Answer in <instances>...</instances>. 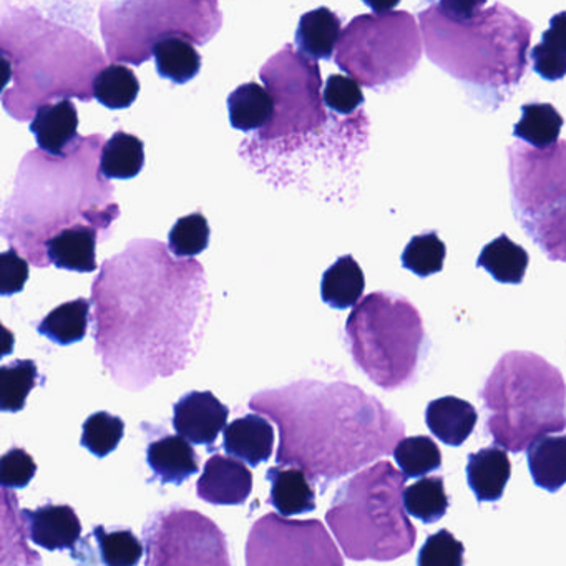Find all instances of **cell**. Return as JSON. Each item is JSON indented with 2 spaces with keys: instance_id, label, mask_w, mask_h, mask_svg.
I'll return each mask as SVG.
<instances>
[{
  "instance_id": "6da1fadb",
  "label": "cell",
  "mask_w": 566,
  "mask_h": 566,
  "mask_svg": "<svg viewBox=\"0 0 566 566\" xmlns=\"http://www.w3.org/2000/svg\"><path fill=\"white\" fill-rule=\"evenodd\" d=\"M250 407L280 429L277 465L303 470L321 493L394 453L406 433L392 410L346 382L297 380L256 394Z\"/></svg>"
},
{
  "instance_id": "7a4b0ae2",
  "label": "cell",
  "mask_w": 566,
  "mask_h": 566,
  "mask_svg": "<svg viewBox=\"0 0 566 566\" xmlns=\"http://www.w3.org/2000/svg\"><path fill=\"white\" fill-rule=\"evenodd\" d=\"M419 24L427 57L473 107L493 112L515 95L528 69L532 22L503 4L442 0L419 12Z\"/></svg>"
},
{
  "instance_id": "3957f363",
  "label": "cell",
  "mask_w": 566,
  "mask_h": 566,
  "mask_svg": "<svg viewBox=\"0 0 566 566\" xmlns=\"http://www.w3.org/2000/svg\"><path fill=\"white\" fill-rule=\"evenodd\" d=\"M479 397L486 413L485 430L506 452H523L542 437L566 430L565 379L538 354H503Z\"/></svg>"
},
{
  "instance_id": "277c9868",
  "label": "cell",
  "mask_w": 566,
  "mask_h": 566,
  "mask_svg": "<svg viewBox=\"0 0 566 566\" xmlns=\"http://www.w3.org/2000/svg\"><path fill=\"white\" fill-rule=\"evenodd\" d=\"M406 480L382 460L337 489L326 522L347 558L392 562L412 552L417 530L403 506Z\"/></svg>"
},
{
  "instance_id": "5b68a950",
  "label": "cell",
  "mask_w": 566,
  "mask_h": 566,
  "mask_svg": "<svg viewBox=\"0 0 566 566\" xmlns=\"http://www.w3.org/2000/svg\"><path fill=\"white\" fill-rule=\"evenodd\" d=\"M346 339L356 366L384 390L412 386L430 349L422 316L396 293L364 297L350 313Z\"/></svg>"
},
{
  "instance_id": "8992f818",
  "label": "cell",
  "mask_w": 566,
  "mask_h": 566,
  "mask_svg": "<svg viewBox=\"0 0 566 566\" xmlns=\"http://www.w3.org/2000/svg\"><path fill=\"white\" fill-rule=\"evenodd\" d=\"M407 11L360 15L343 32L336 64L369 88L389 87L409 78L422 57V38Z\"/></svg>"
},
{
  "instance_id": "52a82bcc",
  "label": "cell",
  "mask_w": 566,
  "mask_h": 566,
  "mask_svg": "<svg viewBox=\"0 0 566 566\" xmlns=\"http://www.w3.org/2000/svg\"><path fill=\"white\" fill-rule=\"evenodd\" d=\"M145 566H233L227 535L195 510L170 506L144 526Z\"/></svg>"
},
{
  "instance_id": "ba28073f",
  "label": "cell",
  "mask_w": 566,
  "mask_h": 566,
  "mask_svg": "<svg viewBox=\"0 0 566 566\" xmlns=\"http://www.w3.org/2000/svg\"><path fill=\"white\" fill-rule=\"evenodd\" d=\"M247 566H344V559L319 520L270 513L251 526Z\"/></svg>"
},
{
  "instance_id": "9c48e42d",
  "label": "cell",
  "mask_w": 566,
  "mask_h": 566,
  "mask_svg": "<svg viewBox=\"0 0 566 566\" xmlns=\"http://www.w3.org/2000/svg\"><path fill=\"white\" fill-rule=\"evenodd\" d=\"M506 157L512 210L520 227L566 205V140L548 148L515 142Z\"/></svg>"
},
{
  "instance_id": "30bf717a",
  "label": "cell",
  "mask_w": 566,
  "mask_h": 566,
  "mask_svg": "<svg viewBox=\"0 0 566 566\" xmlns=\"http://www.w3.org/2000/svg\"><path fill=\"white\" fill-rule=\"evenodd\" d=\"M230 409L213 392H195L181 397L174 407V427L178 436L195 446H211L227 429Z\"/></svg>"
},
{
  "instance_id": "8fae6325",
  "label": "cell",
  "mask_w": 566,
  "mask_h": 566,
  "mask_svg": "<svg viewBox=\"0 0 566 566\" xmlns=\"http://www.w3.org/2000/svg\"><path fill=\"white\" fill-rule=\"evenodd\" d=\"M253 490V473L241 460L214 453L205 463L197 483V493L203 502L213 505H243Z\"/></svg>"
},
{
  "instance_id": "7c38bea8",
  "label": "cell",
  "mask_w": 566,
  "mask_h": 566,
  "mask_svg": "<svg viewBox=\"0 0 566 566\" xmlns=\"http://www.w3.org/2000/svg\"><path fill=\"white\" fill-rule=\"evenodd\" d=\"M22 516L35 545L49 552H75L82 536V523L72 506L48 503L35 510H22Z\"/></svg>"
},
{
  "instance_id": "4fadbf2b",
  "label": "cell",
  "mask_w": 566,
  "mask_h": 566,
  "mask_svg": "<svg viewBox=\"0 0 566 566\" xmlns=\"http://www.w3.org/2000/svg\"><path fill=\"white\" fill-rule=\"evenodd\" d=\"M45 258L59 270L94 273L97 270V231L92 224H75L44 243Z\"/></svg>"
},
{
  "instance_id": "5bb4252c",
  "label": "cell",
  "mask_w": 566,
  "mask_h": 566,
  "mask_svg": "<svg viewBox=\"0 0 566 566\" xmlns=\"http://www.w3.org/2000/svg\"><path fill=\"white\" fill-rule=\"evenodd\" d=\"M223 447L228 455L258 467L273 455L274 429L266 417L250 413L233 420L224 429Z\"/></svg>"
},
{
  "instance_id": "9a60e30c",
  "label": "cell",
  "mask_w": 566,
  "mask_h": 566,
  "mask_svg": "<svg viewBox=\"0 0 566 566\" xmlns=\"http://www.w3.org/2000/svg\"><path fill=\"white\" fill-rule=\"evenodd\" d=\"M78 114L71 101L44 105L31 124L39 148L52 157L64 158L69 148L78 140Z\"/></svg>"
},
{
  "instance_id": "2e32d148",
  "label": "cell",
  "mask_w": 566,
  "mask_h": 566,
  "mask_svg": "<svg viewBox=\"0 0 566 566\" xmlns=\"http://www.w3.org/2000/svg\"><path fill=\"white\" fill-rule=\"evenodd\" d=\"M147 463L164 485H181L200 470L198 453L185 437L164 436L147 449Z\"/></svg>"
},
{
  "instance_id": "e0dca14e",
  "label": "cell",
  "mask_w": 566,
  "mask_h": 566,
  "mask_svg": "<svg viewBox=\"0 0 566 566\" xmlns=\"http://www.w3.org/2000/svg\"><path fill=\"white\" fill-rule=\"evenodd\" d=\"M512 476L509 453L499 446L485 447L469 457L467 482L475 493L476 502H499Z\"/></svg>"
},
{
  "instance_id": "ac0fdd59",
  "label": "cell",
  "mask_w": 566,
  "mask_h": 566,
  "mask_svg": "<svg viewBox=\"0 0 566 566\" xmlns=\"http://www.w3.org/2000/svg\"><path fill=\"white\" fill-rule=\"evenodd\" d=\"M476 420L479 413L475 407L459 397H440L426 409V423L430 432L450 447L465 443L475 429Z\"/></svg>"
},
{
  "instance_id": "d6986e66",
  "label": "cell",
  "mask_w": 566,
  "mask_h": 566,
  "mask_svg": "<svg viewBox=\"0 0 566 566\" xmlns=\"http://www.w3.org/2000/svg\"><path fill=\"white\" fill-rule=\"evenodd\" d=\"M266 479L271 483L270 503L284 518L303 515L316 509V492L303 470L294 467H271Z\"/></svg>"
},
{
  "instance_id": "ffe728a7",
  "label": "cell",
  "mask_w": 566,
  "mask_h": 566,
  "mask_svg": "<svg viewBox=\"0 0 566 566\" xmlns=\"http://www.w3.org/2000/svg\"><path fill=\"white\" fill-rule=\"evenodd\" d=\"M343 21L327 8L314 9L301 18L297 25V48L311 61H331L336 45H339Z\"/></svg>"
},
{
  "instance_id": "44dd1931",
  "label": "cell",
  "mask_w": 566,
  "mask_h": 566,
  "mask_svg": "<svg viewBox=\"0 0 566 566\" xmlns=\"http://www.w3.org/2000/svg\"><path fill=\"white\" fill-rule=\"evenodd\" d=\"M2 566H42V558L28 545V525L18 496L2 490Z\"/></svg>"
},
{
  "instance_id": "7402d4cb",
  "label": "cell",
  "mask_w": 566,
  "mask_h": 566,
  "mask_svg": "<svg viewBox=\"0 0 566 566\" xmlns=\"http://www.w3.org/2000/svg\"><path fill=\"white\" fill-rule=\"evenodd\" d=\"M228 112L234 130H264L276 115V105L273 95L266 88L250 82L240 85L228 97Z\"/></svg>"
},
{
  "instance_id": "603a6c76",
  "label": "cell",
  "mask_w": 566,
  "mask_h": 566,
  "mask_svg": "<svg viewBox=\"0 0 566 566\" xmlns=\"http://www.w3.org/2000/svg\"><path fill=\"white\" fill-rule=\"evenodd\" d=\"M533 482L555 493L566 483V436H545L526 450Z\"/></svg>"
},
{
  "instance_id": "cb8c5ba5",
  "label": "cell",
  "mask_w": 566,
  "mask_h": 566,
  "mask_svg": "<svg viewBox=\"0 0 566 566\" xmlns=\"http://www.w3.org/2000/svg\"><path fill=\"white\" fill-rule=\"evenodd\" d=\"M366 290L363 268L353 256H343L329 266L321 281V297L333 310L357 306Z\"/></svg>"
},
{
  "instance_id": "d4e9b609",
  "label": "cell",
  "mask_w": 566,
  "mask_h": 566,
  "mask_svg": "<svg viewBox=\"0 0 566 566\" xmlns=\"http://www.w3.org/2000/svg\"><path fill=\"white\" fill-rule=\"evenodd\" d=\"M151 55L161 78L177 85L188 84L201 71V55L181 35H167L151 45Z\"/></svg>"
},
{
  "instance_id": "484cf974",
  "label": "cell",
  "mask_w": 566,
  "mask_h": 566,
  "mask_svg": "<svg viewBox=\"0 0 566 566\" xmlns=\"http://www.w3.org/2000/svg\"><path fill=\"white\" fill-rule=\"evenodd\" d=\"M528 263V253L506 234H500L486 244L476 260V266L485 270L500 284H522Z\"/></svg>"
},
{
  "instance_id": "4316f807",
  "label": "cell",
  "mask_w": 566,
  "mask_h": 566,
  "mask_svg": "<svg viewBox=\"0 0 566 566\" xmlns=\"http://www.w3.org/2000/svg\"><path fill=\"white\" fill-rule=\"evenodd\" d=\"M563 120L552 104L530 102L522 107V118L513 127V137L533 148H548L558 144Z\"/></svg>"
},
{
  "instance_id": "83f0119b",
  "label": "cell",
  "mask_w": 566,
  "mask_h": 566,
  "mask_svg": "<svg viewBox=\"0 0 566 566\" xmlns=\"http://www.w3.org/2000/svg\"><path fill=\"white\" fill-rule=\"evenodd\" d=\"M145 167V145L135 135L115 132L102 148L101 174L107 180H130Z\"/></svg>"
},
{
  "instance_id": "f1b7e54d",
  "label": "cell",
  "mask_w": 566,
  "mask_h": 566,
  "mask_svg": "<svg viewBox=\"0 0 566 566\" xmlns=\"http://www.w3.org/2000/svg\"><path fill=\"white\" fill-rule=\"evenodd\" d=\"M533 71L543 81L558 82L566 77V11L549 19L542 42L530 52Z\"/></svg>"
},
{
  "instance_id": "f546056e",
  "label": "cell",
  "mask_w": 566,
  "mask_h": 566,
  "mask_svg": "<svg viewBox=\"0 0 566 566\" xmlns=\"http://www.w3.org/2000/svg\"><path fill=\"white\" fill-rule=\"evenodd\" d=\"M88 314H91V301H69L55 307L38 326L39 334L48 337L59 346H71L81 343L87 336Z\"/></svg>"
},
{
  "instance_id": "4dcf8cb0",
  "label": "cell",
  "mask_w": 566,
  "mask_h": 566,
  "mask_svg": "<svg viewBox=\"0 0 566 566\" xmlns=\"http://www.w3.org/2000/svg\"><path fill=\"white\" fill-rule=\"evenodd\" d=\"M403 506L409 515L420 522L437 523L449 510V496L442 476H423L403 490Z\"/></svg>"
},
{
  "instance_id": "1f68e13d",
  "label": "cell",
  "mask_w": 566,
  "mask_h": 566,
  "mask_svg": "<svg viewBox=\"0 0 566 566\" xmlns=\"http://www.w3.org/2000/svg\"><path fill=\"white\" fill-rule=\"evenodd\" d=\"M140 82L134 71L124 65H108L94 81V97L111 111H125L137 101Z\"/></svg>"
},
{
  "instance_id": "d6a6232c",
  "label": "cell",
  "mask_w": 566,
  "mask_h": 566,
  "mask_svg": "<svg viewBox=\"0 0 566 566\" xmlns=\"http://www.w3.org/2000/svg\"><path fill=\"white\" fill-rule=\"evenodd\" d=\"M39 384L34 360H14L0 369V409L19 412L28 403L29 394Z\"/></svg>"
},
{
  "instance_id": "836d02e7",
  "label": "cell",
  "mask_w": 566,
  "mask_h": 566,
  "mask_svg": "<svg viewBox=\"0 0 566 566\" xmlns=\"http://www.w3.org/2000/svg\"><path fill=\"white\" fill-rule=\"evenodd\" d=\"M394 459L407 480L429 475L442 467L439 447L426 436L403 439L394 450Z\"/></svg>"
},
{
  "instance_id": "e575fe53",
  "label": "cell",
  "mask_w": 566,
  "mask_h": 566,
  "mask_svg": "<svg viewBox=\"0 0 566 566\" xmlns=\"http://www.w3.org/2000/svg\"><path fill=\"white\" fill-rule=\"evenodd\" d=\"M447 248L437 231L417 234L402 253V266L419 277L440 273L446 263Z\"/></svg>"
},
{
  "instance_id": "d590c367",
  "label": "cell",
  "mask_w": 566,
  "mask_h": 566,
  "mask_svg": "<svg viewBox=\"0 0 566 566\" xmlns=\"http://www.w3.org/2000/svg\"><path fill=\"white\" fill-rule=\"evenodd\" d=\"M548 260L566 263V205L522 228Z\"/></svg>"
},
{
  "instance_id": "8d00e7d4",
  "label": "cell",
  "mask_w": 566,
  "mask_h": 566,
  "mask_svg": "<svg viewBox=\"0 0 566 566\" xmlns=\"http://www.w3.org/2000/svg\"><path fill=\"white\" fill-rule=\"evenodd\" d=\"M104 566H137L145 553V545L130 530L94 528Z\"/></svg>"
},
{
  "instance_id": "74e56055",
  "label": "cell",
  "mask_w": 566,
  "mask_h": 566,
  "mask_svg": "<svg viewBox=\"0 0 566 566\" xmlns=\"http://www.w3.org/2000/svg\"><path fill=\"white\" fill-rule=\"evenodd\" d=\"M125 422L108 412H95L84 422L81 443L98 459L111 455L124 439Z\"/></svg>"
},
{
  "instance_id": "f35d334b",
  "label": "cell",
  "mask_w": 566,
  "mask_h": 566,
  "mask_svg": "<svg viewBox=\"0 0 566 566\" xmlns=\"http://www.w3.org/2000/svg\"><path fill=\"white\" fill-rule=\"evenodd\" d=\"M210 227L201 213L180 218L168 234L171 253L177 258H193L210 244Z\"/></svg>"
},
{
  "instance_id": "ab89813d",
  "label": "cell",
  "mask_w": 566,
  "mask_h": 566,
  "mask_svg": "<svg viewBox=\"0 0 566 566\" xmlns=\"http://www.w3.org/2000/svg\"><path fill=\"white\" fill-rule=\"evenodd\" d=\"M463 543L449 530L427 536L417 556V566H463Z\"/></svg>"
},
{
  "instance_id": "60d3db41",
  "label": "cell",
  "mask_w": 566,
  "mask_h": 566,
  "mask_svg": "<svg viewBox=\"0 0 566 566\" xmlns=\"http://www.w3.org/2000/svg\"><path fill=\"white\" fill-rule=\"evenodd\" d=\"M324 104L337 115H353L364 104L359 82L346 75H331L323 95Z\"/></svg>"
},
{
  "instance_id": "b9f144b4",
  "label": "cell",
  "mask_w": 566,
  "mask_h": 566,
  "mask_svg": "<svg viewBox=\"0 0 566 566\" xmlns=\"http://www.w3.org/2000/svg\"><path fill=\"white\" fill-rule=\"evenodd\" d=\"M38 465L31 453L22 449H12L0 462V483L4 489H25L34 480Z\"/></svg>"
},
{
  "instance_id": "7bdbcfd3",
  "label": "cell",
  "mask_w": 566,
  "mask_h": 566,
  "mask_svg": "<svg viewBox=\"0 0 566 566\" xmlns=\"http://www.w3.org/2000/svg\"><path fill=\"white\" fill-rule=\"evenodd\" d=\"M29 280V263L18 251L9 250L0 256V294L14 296L24 290Z\"/></svg>"
}]
</instances>
